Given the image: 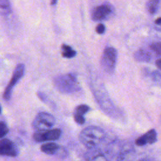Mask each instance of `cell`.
I'll return each instance as SVG.
<instances>
[{
  "instance_id": "1",
  "label": "cell",
  "mask_w": 161,
  "mask_h": 161,
  "mask_svg": "<svg viewBox=\"0 0 161 161\" xmlns=\"http://www.w3.org/2000/svg\"><path fill=\"white\" fill-rule=\"evenodd\" d=\"M54 84L57 89L63 93H72L80 89L76 77L72 74L57 77L54 80Z\"/></svg>"
},
{
  "instance_id": "2",
  "label": "cell",
  "mask_w": 161,
  "mask_h": 161,
  "mask_svg": "<svg viewBox=\"0 0 161 161\" xmlns=\"http://www.w3.org/2000/svg\"><path fill=\"white\" fill-rule=\"evenodd\" d=\"M103 131L96 127L84 129L79 135V140L86 147L91 148L97 145L103 138Z\"/></svg>"
},
{
  "instance_id": "3",
  "label": "cell",
  "mask_w": 161,
  "mask_h": 161,
  "mask_svg": "<svg viewBox=\"0 0 161 161\" xmlns=\"http://www.w3.org/2000/svg\"><path fill=\"white\" fill-rule=\"evenodd\" d=\"M55 123V118L51 114L41 112L36 116L32 125L36 130H44L52 128Z\"/></svg>"
},
{
  "instance_id": "4",
  "label": "cell",
  "mask_w": 161,
  "mask_h": 161,
  "mask_svg": "<svg viewBox=\"0 0 161 161\" xmlns=\"http://www.w3.org/2000/svg\"><path fill=\"white\" fill-rule=\"evenodd\" d=\"M117 58V51L113 47H107L104 49L102 58L101 65L103 69L108 72H111L114 70Z\"/></svg>"
},
{
  "instance_id": "5",
  "label": "cell",
  "mask_w": 161,
  "mask_h": 161,
  "mask_svg": "<svg viewBox=\"0 0 161 161\" xmlns=\"http://www.w3.org/2000/svg\"><path fill=\"white\" fill-rule=\"evenodd\" d=\"M61 130L58 128L37 130V131H36L33 135V139L37 142L53 141L58 139L61 135Z\"/></svg>"
},
{
  "instance_id": "6",
  "label": "cell",
  "mask_w": 161,
  "mask_h": 161,
  "mask_svg": "<svg viewBox=\"0 0 161 161\" xmlns=\"http://www.w3.org/2000/svg\"><path fill=\"white\" fill-rule=\"evenodd\" d=\"M24 72H25V65L22 64L17 65L13 72V76L10 80V82L9 84L7 86L4 92L3 97L4 99L9 100L10 99L13 87L18 82V81L23 77Z\"/></svg>"
},
{
  "instance_id": "7",
  "label": "cell",
  "mask_w": 161,
  "mask_h": 161,
  "mask_svg": "<svg viewBox=\"0 0 161 161\" xmlns=\"http://www.w3.org/2000/svg\"><path fill=\"white\" fill-rule=\"evenodd\" d=\"M18 150L15 144L11 140L4 138L0 140V155L9 157H16Z\"/></svg>"
},
{
  "instance_id": "8",
  "label": "cell",
  "mask_w": 161,
  "mask_h": 161,
  "mask_svg": "<svg viewBox=\"0 0 161 161\" xmlns=\"http://www.w3.org/2000/svg\"><path fill=\"white\" fill-rule=\"evenodd\" d=\"M112 13V8L109 4H104L96 7L92 13V19L94 21L105 19Z\"/></svg>"
},
{
  "instance_id": "9",
  "label": "cell",
  "mask_w": 161,
  "mask_h": 161,
  "mask_svg": "<svg viewBox=\"0 0 161 161\" xmlns=\"http://www.w3.org/2000/svg\"><path fill=\"white\" fill-rule=\"evenodd\" d=\"M40 148L42 152L49 155H59L60 153L64 155V153L65 152V151L64 150L63 148L60 147L58 144L53 142H49L43 144L41 146Z\"/></svg>"
},
{
  "instance_id": "10",
  "label": "cell",
  "mask_w": 161,
  "mask_h": 161,
  "mask_svg": "<svg viewBox=\"0 0 161 161\" xmlns=\"http://www.w3.org/2000/svg\"><path fill=\"white\" fill-rule=\"evenodd\" d=\"M89 110V107L86 104H80L76 107L74 113V118L75 122L79 125H82L85 122L84 115Z\"/></svg>"
},
{
  "instance_id": "11",
  "label": "cell",
  "mask_w": 161,
  "mask_h": 161,
  "mask_svg": "<svg viewBox=\"0 0 161 161\" xmlns=\"http://www.w3.org/2000/svg\"><path fill=\"white\" fill-rule=\"evenodd\" d=\"M145 142V143L152 144L157 141V133L153 129L149 130L147 133L142 136Z\"/></svg>"
},
{
  "instance_id": "12",
  "label": "cell",
  "mask_w": 161,
  "mask_h": 161,
  "mask_svg": "<svg viewBox=\"0 0 161 161\" xmlns=\"http://www.w3.org/2000/svg\"><path fill=\"white\" fill-rule=\"evenodd\" d=\"M62 55L64 57L70 58L75 56L76 52L73 50L70 46L63 44L62 45Z\"/></svg>"
},
{
  "instance_id": "13",
  "label": "cell",
  "mask_w": 161,
  "mask_h": 161,
  "mask_svg": "<svg viewBox=\"0 0 161 161\" xmlns=\"http://www.w3.org/2000/svg\"><path fill=\"white\" fill-rule=\"evenodd\" d=\"M11 7L8 0H0V14H8L11 12Z\"/></svg>"
},
{
  "instance_id": "14",
  "label": "cell",
  "mask_w": 161,
  "mask_h": 161,
  "mask_svg": "<svg viewBox=\"0 0 161 161\" xmlns=\"http://www.w3.org/2000/svg\"><path fill=\"white\" fill-rule=\"evenodd\" d=\"M160 0H150L147 5L148 12L151 14H154L157 12Z\"/></svg>"
},
{
  "instance_id": "15",
  "label": "cell",
  "mask_w": 161,
  "mask_h": 161,
  "mask_svg": "<svg viewBox=\"0 0 161 161\" xmlns=\"http://www.w3.org/2000/svg\"><path fill=\"white\" fill-rule=\"evenodd\" d=\"M135 57L137 60H139L140 61H147L150 59V54L143 50H140L135 54Z\"/></svg>"
},
{
  "instance_id": "16",
  "label": "cell",
  "mask_w": 161,
  "mask_h": 161,
  "mask_svg": "<svg viewBox=\"0 0 161 161\" xmlns=\"http://www.w3.org/2000/svg\"><path fill=\"white\" fill-rule=\"evenodd\" d=\"M151 49L157 55H161V42H155L150 45Z\"/></svg>"
},
{
  "instance_id": "17",
  "label": "cell",
  "mask_w": 161,
  "mask_h": 161,
  "mask_svg": "<svg viewBox=\"0 0 161 161\" xmlns=\"http://www.w3.org/2000/svg\"><path fill=\"white\" fill-rule=\"evenodd\" d=\"M8 128L4 121H0V138L4 136L8 133Z\"/></svg>"
},
{
  "instance_id": "18",
  "label": "cell",
  "mask_w": 161,
  "mask_h": 161,
  "mask_svg": "<svg viewBox=\"0 0 161 161\" xmlns=\"http://www.w3.org/2000/svg\"><path fill=\"white\" fill-rule=\"evenodd\" d=\"M96 31L98 34H103L105 31V26L103 24L99 23L96 28Z\"/></svg>"
},
{
  "instance_id": "19",
  "label": "cell",
  "mask_w": 161,
  "mask_h": 161,
  "mask_svg": "<svg viewBox=\"0 0 161 161\" xmlns=\"http://www.w3.org/2000/svg\"><path fill=\"white\" fill-rule=\"evenodd\" d=\"M156 65H157V67L161 70V58H160L156 61Z\"/></svg>"
},
{
  "instance_id": "20",
  "label": "cell",
  "mask_w": 161,
  "mask_h": 161,
  "mask_svg": "<svg viewBox=\"0 0 161 161\" xmlns=\"http://www.w3.org/2000/svg\"><path fill=\"white\" fill-rule=\"evenodd\" d=\"M57 2V0H51V4L52 5H55Z\"/></svg>"
},
{
  "instance_id": "21",
  "label": "cell",
  "mask_w": 161,
  "mask_h": 161,
  "mask_svg": "<svg viewBox=\"0 0 161 161\" xmlns=\"http://www.w3.org/2000/svg\"><path fill=\"white\" fill-rule=\"evenodd\" d=\"M1 113V106H0V113Z\"/></svg>"
},
{
  "instance_id": "22",
  "label": "cell",
  "mask_w": 161,
  "mask_h": 161,
  "mask_svg": "<svg viewBox=\"0 0 161 161\" xmlns=\"http://www.w3.org/2000/svg\"></svg>"
}]
</instances>
